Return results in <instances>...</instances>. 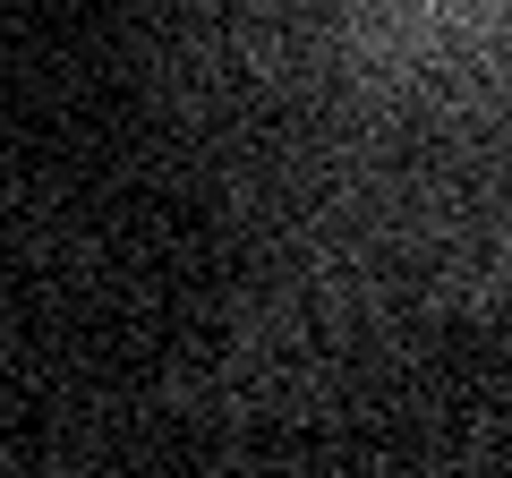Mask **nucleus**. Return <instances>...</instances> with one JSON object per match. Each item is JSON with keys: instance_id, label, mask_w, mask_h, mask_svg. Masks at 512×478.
Masks as SVG:
<instances>
[{"instance_id": "f257e3e1", "label": "nucleus", "mask_w": 512, "mask_h": 478, "mask_svg": "<svg viewBox=\"0 0 512 478\" xmlns=\"http://www.w3.org/2000/svg\"><path fill=\"white\" fill-rule=\"evenodd\" d=\"M367 94H461L504 77L512 0H316Z\"/></svg>"}]
</instances>
